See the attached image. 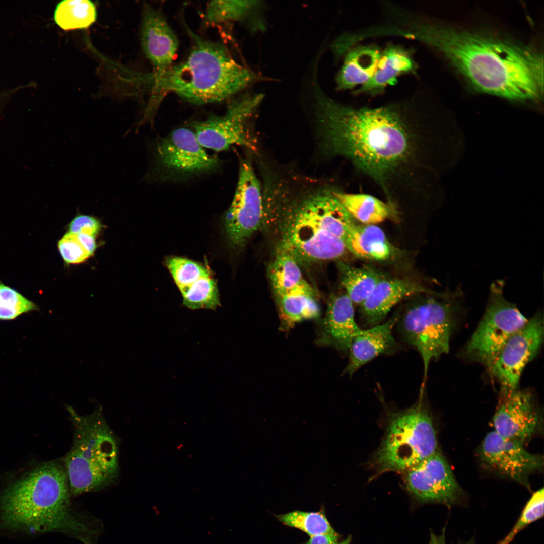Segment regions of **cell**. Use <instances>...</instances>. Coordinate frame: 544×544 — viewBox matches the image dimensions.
I'll list each match as a JSON object with an SVG mask.
<instances>
[{"instance_id": "obj_19", "label": "cell", "mask_w": 544, "mask_h": 544, "mask_svg": "<svg viewBox=\"0 0 544 544\" xmlns=\"http://www.w3.org/2000/svg\"><path fill=\"white\" fill-rule=\"evenodd\" d=\"M141 44L153 67V80L160 78L173 65L178 41L162 13L147 4L142 11Z\"/></svg>"}, {"instance_id": "obj_28", "label": "cell", "mask_w": 544, "mask_h": 544, "mask_svg": "<svg viewBox=\"0 0 544 544\" xmlns=\"http://www.w3.org/2000/svg\"><path fill=\"white\" fill-rule=\"evenodd\" d=\"M337 266L341 284L354 304L361 305L384 277L368 267H355L341 261Z\"/></svg>"}, {"instance_id": "obj_37", "label": "cell", "mask_w": 544, "mask_h": 544, "mask_svg": "<svg viewBox=\"0 0 544 544\" xmlns=\"http://www.w3.org/2000/svg\"><path fill=\"white\" fill-rule=\"evenodd\" d=\"M337 539L336 533L321 534L311 536L306 544H335Z\"/></svg>"}, {"instance_id": "obj_5", "label": "cell", "mask_w": 544, "mask_h": 544, "mask_svg": "<svg viewBox=\"0 0 544 544\" xmlns=\"http://www.w3.org/2000/svg\"><path fill=\"white\" fill-rule=\"evenodd\" d=\"M73 427L72 446L64 458L74 495L96 491L111 483L119 471L118 442L101 409L80 415L65 405Z\"/></svg>"}, {"instance_id": "obj_2", "label": "cell", "mask_w": 544, "mask_h": 544, "mask_svg": "<svg viewBox=\"0 0 544 544\" xmlns=\"http://www.w3.org/2000/svg\"><path fill=\"white\" fill-rule=\"evenodd\" d=\"M399 35L438 51L480 91L518 100L542 93V57L519 45L417 17L404 20Z\"/></svg>"}, {"instance_id": "obj_23", "label": "cell", "mask_w": 544, "mask_h": 544, "mask_svg": "<svg viewBox=\"0 0 544 544\" xmlns=\"http://www.w3.org/2000/svg\"><path fill=\"white\" fill-rule=\"evenodd\" d=\"M344 243L347 250L362 259L383 261L393 258L397 251L376 225L357 222L351 228Z\"/></svg>"}, {"instance_id": "obj_16", "label": "cell", "mask_w": 544, "mask_h": 544, "mask_svg": "<svg viewBox=\"0 0 544 544\" xmlns=\"http://www.w3.org/2000/svg\"><path fill=\"white\" fill-rule=\"evenodd\" d=\"M159 164L167 170L180 174L209 171L218 164V159L207 153L195 132L185 128L174 130L160 139L156 145Z\"/></svg>"}, {"instance_id": "obj_35", "label": "cell", "mask_w": 544, "mask_h": 544, "mask_svg": "<svg viewBox=\"0 0 544 544\" xmlns=\"http://www.w3.org/2000/svg\"><path fill=\"white\" fill-rule=\"evenodd\" d=\"M57 246L61 256L68 264L80 263L91 256L76 234L66 233L58 242Z\"/></svg>"}, {"instance_id": "obj_12", "label": "cell", "mask_w": 544, "mask_h": 544, "mask_svg": "<svg viewBox=\"0 0 544 544\" xmlns=\"http://www.w3.org/2000/svg\"><path fill=\"white\" fill-rule=\"evenodd\" d=\"M404 472L407 491L420 502L448 507L464 503L465 493L439 450Z\"/></svg>"}, {"instance_id": "obj_14", "label": "cell", "mask_w": 544, "mask_h": 544, "mask_svg": "<svg viewBox=\"0 0 544 544\" xmlns=\"http://www.w3.org/2000/svg\"><path fill=\"white\" fill-rule=\"evenodd\" d=\"M480 460L488 469L528 487V478L543 467L542 458L523 445L494 431L487 434L480 450Z\"/></svg>"}, {"instance_id": "obj_31", "label": "cell", "mask_w": 544, "mask_h": 544, "mask_svg": "<svg viewBox=\"0 0 544 544\" xmlns=\"http://www.w3.org/2000/svg\"><path fill=\"white\" fill-rule=\"evenodd\" d=\"M259 1H213L205 11L206 20L213 24L243 21L262 5Z\"/></svg>"}, {"instance_id": "obj_36", "label": "cell", "mask_w": 544, "mask_h": 544, "mask_svg": "<svg viewBox=\"0 0 544 544\" xmlns=\"http://www.w3.org/2000/svg\"><path fill=\"white\" fill-rule=\"evenodd\" d=\"M69 232L76 234L96 236L101 231L102 225L99 219L92 216L78 214L70 222Z\"/></svg>"}, {"instance_id": "obj_22", "label": "cell", "mask_w": 544, "mask_h": 544, "mask_svg": "<svg viewBox=\"0 0 544 544\" xmlns=\"http://www.w3.org/2000/svg\"><path fill=\"white\" fill-rule=\"evenodd\" d=\"M398 313L385 322L362 329L354 337L348 350L349 360L343 374L352 376L361 367L377 356L394 351L393 329Z\"/></svg>"}, {"instance_id": "obj_4", "label": "cell", "mask_w": 544, "mask_h": 544, "mask_svg": "<svg viewBox=\"0 0 544 544\" xmlns=\"http://www.w3.org/2000/svg\"><path fill=\"white\" fill-rule=\"evenodd\" d=\"M187 29L192 42L190 51L185 60L153 81L149 103L152 108L156 109L169 93L195 104L222 101L261 80L236 61L223 44Z\"/></svg>"}, {"instance_id": "obj_15", "label": "cell", "mask_w": 544, "mask_h": 544, "mask_svg": "<svg viewBox=\"0 0 544 544\" xmlns=\"http://www.w3.org/2000/svg\"><path fill=\"white\" fill-rule=\"evenodd\" d=\"M297 197L287 208L288 211L344 243L351 228L357 221L336 197L334 188L308 190Z\"/></svg>"}, {"instance_id": "obj_17", "label": "cell", "mask_w": 544, "mask_h": 544, "mask_svg": "<svg viewBox=\"0 0 544 544\" xmlns=\"http://www.w3.org/2000/svg\"><path fill=\"white\" fill-rule=\"evenodd\" d=\"M165 263L181 294L183 305L192 310H215L220 306L216 282L207 266L178 256L168 257Z\"/></svg>"}, {"instance_id": "obj_13", "label": "cell", "mask_w": 544, "mask_h": 544, "mask_svg": "<svg viewBox=\"0 0 544 544\" xmlns=\"http://www.w3.org/2000/svg\"><path fill=\"white\" fill-rule=\"evenodd\" d=\"M284 222L279 247L298 263L338 259L347 250L341 239L287 210Z\"/></svg>"}, {"instance_id": "obj_18", "label": "cell", "mask_w": 544, "mask_h": 544, "mask_svg": "<svg viewBox=\"0 0 544 544\" xmlns=\"http://www.w3.org/2000/svg\"><path fill=\"white\" fill-rule=\"evenodd\" d=\"M539 421L532 392L517 389L503 396L493 424L498 434L523 445L535 433Z\"/></svg>"}, {"instance_id": "obj_7", "label": "cell", "mask_w": 544, "mask_h": 544, "mask_svg": "<svg viewBox=\"0 0 544 544\" xmlns=\"http://www.w3.org/2000/svg\"><path fill=\"white\" fill-rule=\"evenodd\" d=\"M438 450L433 419L421 391L415 404L391 415L371 465L375 475L405 471Z\"/></svg>"}, {"instance_id": "obj_38", "label": "cell", "mask_w": 544, "mask_h": 544, "mask_svg": "<svg viewBox=\"0 0 544 544\" xmlns=\"http://www.w3.org/2000/svg\"><path fill=\"white\" fill-rule=\"evenodd\" d=\"M78 237L88 252L92 256L96 247L95 237L86 234H77Z\"/></svg>"}, {"instance_id": "obj_32", "label": "cell", "mask_w": 544, "mask_h": 544, "mask_svg": "<svg viewBox=\"0 0 544 544\" xmlns=\"http://www.w3.org/2000/svg\"><path fill=\"white\" fill-rule=\"evenodd\" d=\"M277 517L284 524L298 528L310 537L336 533L325 515L321 512L297 510L277 515Z\"/></svg>"}, {"instance_id": "obj_8", "label": "cell", "mask_w": 544, "mask_h": 544, "mask_svg": "<svg viewBox=\"0 0 544 544\" xmlns=\"http://www.w3.org/2000/svg\"><path fill=\"white\" fill-rule=\"evenodd\" d=\"M504 285L502 280L492 283L484 315L463 351L468 360L486 366L528 320L515 304L505 298Z\"/></svg>"}, {"instance_id": "obj_39", "label": "cell", "mask_w": 544, "mask_h": 544, "mask_svg": "<svg viewBox=\"0 0 544 544\" xmlns=\"http://www.w3.org/2000/svg\"><path fill=\"white\" fill-rule=\"evenodd\" d=\"M445 529H443L440 534H436L433 532L430 533V540L429 544H445Z\"/></svg>"}, {"instance_id": "obj_29", "label": "cell", "mask_w": 544, "mask_h": 544, "mask_svg": "<svg viewBox=\"0 0 544 544\" xmlns=\"http://www.w3.org/2000/svg\"><path fill=\"white\" fill-rule=\"evenodd\" d=\"M268 276L275 296L287 292L306 282L296 259L280 247L269 266Z\"/></svg>"}, {"instance_id": "obj_30", "label": "cell", "mask_w": 544, "mask_h": 544, "mask_svg": "<svg viewBox=\"0 0 544 544\" xmlns=\"http://www.w3.org/2000/svg\"><path fill=\"white\" fill-rule=\"evenodd\" d=\"M95 5L88 0H66L58 3L54 13L56 24L65 31L88 28L97 19Z\"/></svg>"}, {"instance_id": "obj_27", "label": "cell", "mask_w": 544, "mask_h": 544, "mask_svg": "<svg viewBox=\"0 0 544 544\" xmlns=\"http://www.w3.org/2000/svg\"><path fill=\"white\" fill-rule=\"evenodd\" d=\"M334 194L351 216L360 223L376 225L396 218L399 211L392 204L371 195L348 193L334 188Z\"/></svg>"}, {"instance_id": "obj_21", "label": "cell", "mask_w": 544, "mask_h": 544, "mask_svg": "<svg viewBox=\"0 0 544 544\" xmlns=\"http://www.w3.org/2000/svg\"><path fill=\"white\" fill-rule=\"evenodd\" d=\"M320 324L318 343L343 352H348L362 330L355 320L354 303L345 292L330 296Z\"/></svg>"}, {"instance_id": "obj_3", "label": "cell", "mask_w": 544, "mask_h": 544, "mask_svg": "<svg viewBox=\"0 0 544 544\" xmlns=\"http://www.w3.org/2000/svg\"><path fill=\"white\" fill-rule=\"evenodd\" d=\"M70 484L64 466L43 464L9 486L0 498L7 527L29 533L59 531L91 544L92 533L69 508Z\"/></svg>"}, {"instance_id": "obj_26", "label": "cell", "mask_w": 544, "mask_h": 544, "mask_svg": "<svg viewBox=\"0 0 544 544\" xmlns=\"http://www.w3.org/2000/svg\"><path fill=\"white\" fill-rule=\"evenodd\" d=\"M275 296L281 327L284 330H289L303 320L320 316L315 291L307 282Z\"/></svg>"}, {"instance_id": "obj_11", "label": "cell", "mask_w": 544, "mask_h": 544, "mask_svg": "<svg viewBox=\"0 0 544 544\" xmlns=\"http://www.w3.org/2000/svg\"><path fill=\"white\" fill-rule=\"evenodd\" d=\"M543 337V319L538 313L508 339L486 366L499 383L503 396L518 389L522 373L538 354Z\"/></svg>"}, {"instance_id": "obj_10", "label": "cell", "mask_w": 544, "mask_h": 544, "mask_svg": "<svg viewBox=\"0 0 544 544\" xmlns=\"http://www.w3.org/2000/svg\"><path fill=\"white\" fill-rule=\"evenodd\" d=\"M264 218V201L260 182L250 162L241 163L233 201L224 218L229 246L242 248L259 228Z\"/></svg>"}, {"instance_id": "obj_33", "label": "cell", "mask_w": 544, "mask_h": 544, "mask_svg": "<svg viewBox=\"0 0 544 544\" xmlns=\"http://www.w3.org/2000/svg\"><path fill=\"white\" fill-rule=\"evenodd\" d=\"M38 309L35 303L0 282V320H13L24 313Z\"/></svg>"}, {"instance_id": "obj_20", "label": "cell", "mask_w": 544, "mask_h": 544, "mask_svg": "<svg viewBox=\"0 0 544 544\" xmlns=\"http://www.w3.org/2000/svg\"><path fill=\"white\" fill-rule=\"evenodd\" d=\"M434 291L412 280L384 277L360 305V317L367 326H375L382 323L392 308L403 299Z\"/></svg>"}, {"instance_id": "obj_34", "label": "cell", "mask_w": 544, "mask_h": 544, "mask_svg": "<svg viewBox=\"0 0 544 544\" xmlns=\"http://www.w3.org/2000/svg\"><path fill=\"white\" fill-rule=\"evenodd\" d=\"M543 504L544 491L541 488L532 494L512 529L498 544H509L525 527L543 517Z\"/></svg>"}, {"instance_id": "obj_6", "label": "cell", "mask_w": 544, "mask_h": 544, "mask_svg": "<svg viewBox=\"0 0 544 544\" xmlns=\"http://www.w3.org/2000/svg\"><path fill=\"white\" fill-rule=\"evenodd\" d=\"M402 313L396 324L405 342L420 353L424 365V387L431 361L449 351L450 340L463 310L460 286L443 292L422 294Z\"/></svg>"}, {"instance_id": "obj_40", "label": "cell", "mask_w": 544, "mask_h": 544, "mask_svg": "<svg viewBox=\"0 0 544 544\" xmlns=\"http://www.w3.org/2000/svg\"><path fill=\"white\" fill-rule=\"evenodd\" d=\"M351 541V536H349L348 537H347L346 539H345L343 541H341V542H337L335 544H350Z\"/></svg>"}, {"instance_id": "obj_24", "label": "cell", "mask_w": 544, "mask_h": 544, "mask_svg": "<svg viewBox=\"0 0 544 544\" xmlns=\"http://www.w3.org/2000/svg\"><path fill=\"white\" fill-rule=\"evenodd\" d=\"M416 69L415 61L406 49L399 46H388L381 53L372 77L356 93L378 94L387 86L396 84L399 76L415 72Z\"/></svg>"}, {"instance_id": "obj_41", "label": "cell", "mask_w": 544, "mask_h": 544, "mask_svg": "<svg viewBox=\"0 0 544 544\" xmlns=\"http://www.w3.org/2000/svg\"><path fill=\"white\" fill-rule=\"evenodd\" d=\"M456 544H475L474 540L473 539H470L466 541L459 542Z\"/></svg>"}, {"instance_id": "obj_1", "label": "cell", "mask_w": 544, "mask_h": 544, "mask_svg": "<svg viewBox=\"0 0 544 544\" xmlns=\"http://www.w3.org/2000/svg\"><path fill=\"white\" fill-rule=\"evenodd\" d=\"M322 145L370 179L397 209L401 199L424 198L430 171L429 128L412 103L344 105L322 89L312 95Z\"/></svg>"}, {"instance_id": "obj_25", "label": "cell", "mask_w": 544, "mask_h": 544, "mask_svg": "<svg viewBox=\"0 0 544 544\" xmlns=\"http://www.w3.org/2000/svg\"><path fill=\"white\" fill-rule=\"evenodd\" d=\"M381 55L375 45L352 48L345 54L343 65L336 77V89H350L363 85L373 76Z\"/></svg>"}, {"instance_id": "obj_9", "label": "cell", "mask_w": 544, "mask_h": 544, "mask_svg": "<svg viewBox=\"0 0 544 544\" xmlns=\"http://www.w3.org/2000/svg\"><path fill=\"white\" fill-rule=\"evenodd\" d=\"M264 95L248 93L233 100L225 113L211 116L194 125L196 138L203 147L216 151L233 145L255 151L256 141L251 132L250 121L260 106Z\"/></svg>"}]
</instances>
